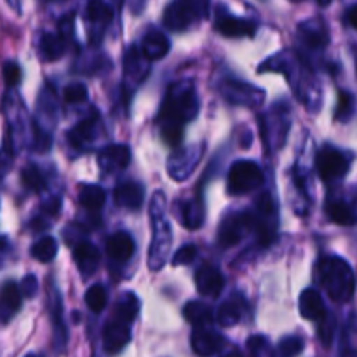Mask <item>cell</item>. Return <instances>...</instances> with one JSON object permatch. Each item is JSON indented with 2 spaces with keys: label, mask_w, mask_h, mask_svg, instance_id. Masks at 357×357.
<instances>
[{
  "label": "cell",
  "mask_w": 357,
  "mask_h": 357,
  "mask_svg": "<svg viewBox=\"0 0 357 357\" xmlns=\"http://www.w3.org/2000/svg\"><path fill=\"white\" fill-rule=\"evenodd\" d=\"M199 110H201V101L194 80L185 79L171 84L159 112L164 142L176 146L183 139L185 124L194 121L199 115Z\"/></svg>",
  "instance_id": "1"
},
{
  "label": "cell",
  "mask_w": 357,
  "mask_h": 357,
  "mask_svg": "<svg viewBox=\"0 0 357 357\" xmlns=\"http://www.w3.org/2000/svg\"><path fill=\"white\" fill-rule=\"evenodd\" d=\"M258 72H279L284 73L291 84V87L295 89L296 98L305 105V108L309 112H319L321 105H323V89H321V84L317 82L316 77L312 75L309 66L303 63V59L300 61V58L293 52L282 51L279 54L271 56L268 59H265L260 66H258Z\"/></svg>",
  "instance_id": "2"
},
{
  "label": "cell",
  "mask_w": 357,
  "mask_h": 357,
  "mask_svg": "<svg viewBox=\"0 0 357 357\" xmlns=\"http://www.w3.org/2000/svg\"><path fill=\"white\" fill-rule=\"evenodd\" d=\"M317 275L328 296L335 303H347L354 296L356 278L351 264L345 258L331 255L323 257L317 264Z\"/></svg>",
  "instance_id": "3"
},
{
  "label": "cell",
  "mask_w": 357,
  "mask_h": 357,
  "mask_svg": "<svg viewBox=\"0 0 357 357\" xmlns=\"http://www.w3.org/2000/svg\"><path fill=\"white\" fill-rule=\"evenodd\" d=\"M58 98L51 84H45L37 98V110L31 121V143L33 149L45 153L52 146V131L58 124Z\"/></svg>",
  "instance_id": "4"
},
{
  "label": "cell",
  "mask_w": 357,
  "mask_h": 357,
  "mask_svg": "<svg viewBox=\"0 0 357 357\" xmlns=\"http://www.w3.org/2000/svg\"><path fill=\"white\" fill-rule=\"evenodd\" d=\"M260 135L268 152H279L288 142L291 131V107L288 101L279 100L258 117Z\"/></svg>",
  "instance_id": "5"
},
{
  "label": "cell",
  "mask_w": 357,
  "mask_h": 357,
  "mask_svg": "<svg viewBox=\"0 0 357 357\" xmlns=\"http://www.w3.org/2000/svg\"><path fill=\"white\" fill-rule=\"evenodd\" d=\"M150 220H152V241L146 255V265L150 271L157 272L166 265L169 258L171 246H173V229L167 222L166 211L150 213Z\"/></svg>",
  "instance_id": "6"
},
{
  "label": "cell",
  "mask_w": 357,
  "mask_h": 357,
  "mask_svg": "<svg viewBox=\"0 0 357 357\" xmlns=\"http://www.w3.org/2000/svg\"><path fill=\"white\" fill-rule=\"evenodd\" d=\"M209 0H173L164 10V24L171 31H185L208 16Z\"/></svg>",
  "instance_id": "7"
},
{
  "label": "cell",
  "mask_w": 357,
  "mask_h": 357,
  "mask_svg": "<svg viewBox=\"0 0 357 357\" xmlns=\"http://www.w3.org/2000/svg\"><path fill=\"white\" fill-rule=\"evenodd\" d=\"M3 114L9 126V145L13 152H17L24 143L31 139V122H28L24 105L13 91L3 98Z\"/></svg>",
  "instance_id": "8"
},
{
  "label": "cell",
  "mask_w": 357,
  "mask_h": 357,
  "mask_svg": "<svg viewBox=\"0 0 357 357\" xmlns=\"http://www.w3.org/2000/svg\"><path fill=\"white\" fill-rule=\"evenodd\" d=\"M218 91L227 103L237 107L257 108L265 101V91L261 87L237 77H223L218 82Z\"/></svg>",
  "instance_id": "9"
},
{
  "label": "cell",
  "mask_w": 357,
  "mask_h": 357,
  "mask_svg": "<svg viewBox=\"0 0 357 357\" xmlns=\"http://www.w3.org/2000/svg\"><path fill=\"white\" fill-rule=\"evenodd\" d=\"M352 166V155L347 152H342L340 149L333 145H324L316 155L317 174L321 180L326 183H335L347 176Z\"/></svg>",
  "instance_id": "10"
},
{
  "label": "cell",
  "mask_w": 357,
  "mask_h": 357,
  "mask_svg": "<svg viewBox=\"0 0 357 357\" xmlns=\"http://www.w3.org/2000/svg\"><path fill=\"white\" fill-rule=\"evenodd\" d=\"M265 183L261 167L255 160H237L229 171L227 188L232 195H246L258 190Z\"/></svg>",
  "instance_id": "11"
},
{
  "label": "cell",
  "mask_w": 357,
  "mask_h": 357,
  "mask_svg": "<svg viewBox=\"0 0 357 357\" xmlns=\"http://www.w3.org/2000/svg\"><path fill=\"white\" fill-rule=\"evenodd\" d=\"M253 216V232L258 236L260 246H268L274 243L275 236H278V206H275L271 192H264L257 199V209H255Z\"/></svg>",
  "instance_id": "12"
},
{
  "label": "cell",
  "mask_w": 357,
  "mask_h": 357,
  "mask_svg": "<svg viewBox=\"0 0 357 357\" xmlns=\"http://www.w3.org/2000/svg\"><path fill=\"white\" fill-rule=\"evenodd\" d=\"M255 230L253 211H236L227 215L218 227V244L223 250L239 244Z\"/></svg>",
  "instance_id": "13"
},
{
  "label": "cell",
  "mask_w": 357,
  "mask_h": 357,
  "mask_svg": "<svg viewBox=\"0 0 357 357\" xmlns=\"http://www.w3.org/2000/svg\"><path fill=\"white\" fill-rule=\"evenodd\" d=\"M206 145L204 143H194L190 146L176 150L167 159V174L174 181H185L194 174L197 166L204 157Z\"/></svg>",
  "instance_id": "14"
},
{
  "label": "cell",
  "mask_w": 357,
  "mask_h": 357,
  "mask_svg": "<svg viewBox=\"0 0 357 357\" xmlns=\"http://www.w3.org/2000/svg\"><path fill=\"white\" fill-rule=\"evenodd\" d=\"M101 132H103L101 117L96 110H93L87 117H84L70 129L66 138H68V145L77 152H89L96 146L98 139L103 136Z\"/></svg>",
  "instance_id": "15"
},
{
  "label": "cell",
  "mask_w": 357,
  "mask_h": 357,
  "mask_svg": "<svg viewBox=\"0 0 357 357\" xmlns=\"http://www.w3.org/2000/svg\"><path fill=\"white\" fill-rule=\"evenodd\" d=\"M298 40L309 52H323L330 44V30L321 17H312L298 24Z\"/></svg>",
  "instance_id": "16"
},
{
  "label": "cell",
  "mask_w": 357,
  "mask_h": 357,
  "mask_svg": "<svg viewBox=\"0 0 357 357\" xmlns=\"http://www.w3.org/2000/svg\"><path fill=\"white\" fill-rule=\"evenodd\" d=\"M49 310H51V319H52V345H54L56 352H63L68 342V330H66L65 317H63V300L61 293L52 286L49 288Z\"/></svg>",
  "instance_id": "17"
},
{
  "label": "cell",
  "mask_w": 357,
  "mask_h": 357,
  "mask_svg": "<svg viewBox=\"0 0 357 357\" xmlns=\"http://www.w3.org/2000/svg\"><path fill=\"white\" fill-rule=\"evenodd\" d=\"M215 28L222 35L230 38H241V37H255L258 30V24L255 21L246 20V17L234 16V14L227 13L225 9H220L216 14Z\"/></svg>",
  "instance_id": "18"
},
{
  "label": "cell",
  "mask_w": 357,
  "mask_h": 357,
  "mask_svg": "<svg viewBox=\"0 0 357 357\" xmlns=\"http://www.w3.org/2000/svg\"><path fill=\"white\" fill-rule=\"evenodd\" d=\"M131 324L121 319H112L103 328V349L107 354H119L131 342Z\"/></svg>",
  "instance_id": "19"
},
{
  "label": "cell",
  "mask_w": 357,
  "mask_h": 357,
  "mask_svg": "<svg viewBox=\"0 0 357 357\" xmlns=\"http://www.w3.org/2000/svg\"><path fill=\"white\" fill-rule=\"evenodd\" d=\"M192 349L197 356H216L222 354L227 347V340L218 331L209 330V326L195 328L192 333Z\"/></svg>",
  "instance_id": "20"
},
{
  "label": "cell",
  "mask_w": 357,
  "mask_h": 357,
  "mask_svg": "<svg viewBox=\"0 0 357 357\" xmlns=\"http://www.w3.org/2000/svg\"><path fill=\"white\" fill-rule=\"evenodd\" d=\"M129 162H131V150L128 145H121V143L103 146L98 153L100 169L107 174H114L126 169Z\"/></svg>",
  "instance_id": "21"
},
{
  "label": "cell",
  "mask_w": 357,
  "mask_h": 357,
  "mask_svg": "<svg viewBox=\"0 0 357 357\" xmlns=\"http://www.w3.org/2000/svg\"><path fill=\"white\" fill-rule=\"evenodd\" d=\"M150 59L143 56L142 49L131 44L124 52V79L132 84H142L150 75Z\"/></svg>",
  "instance_id": "22"
},
{
  "label": "cell",
  "mask_w": 357,
  "mask_h": 357,
  "mask_svg": "<svg viewBox=\"0 0 357 357\" xmlns=\"http://www.w3.org/2000/svg\"><path fill=\"white\" fill-rule=\"evenodd\" d=\"M195 286H197V291L201 295L209 296V298H216L223 291L225 278H223L218 267H215L211 264H204L195 272Z\"/></svg>",
  "instance_id": "23"
},
{
  "label": "cell",
  "mask_w": 357,
  "mask_h": 357,
  "mask_svg": "<svg viewBox=\"0 0 357 357\" xmlns=\"http://www.w3.org/2000/svg\"><path fill=\"white\" fill-rule=\"evenodd\" d=\"M72 255L73 260H75L77 268H79V272L82 274L84 279L93 275L101 264L100 250H98L93 243H89V241H80V243L73 244Z\"/></svg>",
  "instance_id": "24"
},
{
  "label": "cell",
  "mask_w": 357,
  "mask_h": 357,
  "mask_svg": "<svg viewBox=\"0 0 357 357\" xmlns=\"http://www.w3.org/2000/svg\"><path fill=\"white\" fill-rule=\"evenodd\" d=\"M112 17H114V10L105 0H89V3H87V20L93 26L91 40L96 42V44L101 40L108 24L112 23Z\"/></svg>",
  "instance_id": "25"
},
{
  "label": "cell",
  "mask_w": 357,
  "mask_h": 357,
  "mask_svg": "<svg viewBox=\"0 0 357 357\" xmlns=\"http://www.w3.org/2000/svg\"><path fill=\"white\" fill-rule=\"evenodd\" d=\"M174 209H178V216H180V222L185 229L199 230L204 225L206 209L201 194H197L192 199H187V201L178 202V208L174 206Z\"/></svg>",
  "instance_id": "26"
},
{
  "label": "cell",
  "mask_w": 357,
  "mask_h": 357,
  "mask_svg": "<svg viewBox=\"0 0 357 357\" xmlns=\"http://www.w3.org/2000/svg\"><path fill=\"white\" fill-rule=\"evenodd\" d=\"M115 204L121 208L135 211L139 209L145 202V187L138 181H122L114 190Z\"/></svg>",
  "instance_id": "27"
},
{
  "label": "cell",
  "mask_w": 357,
  "mask_h": 357,
  "mask_svg": "<svg viewBox=\"0 0 357 357\" xmlns=\"http://www.w3.org/2000/svg\"><path fill=\"white\" fill-rule=\"evenodd\" d=\"M142 52L146 59L150 61H159V59L166 58L167 52L171 49V42L159 28H150L146 30L145 37L142 40Z\"/></svg>",
  "instance_id": "28"
},
{
  "label": "cell",
  "mask_w": 357,
  "mask_h": 357,
  "mask_svg": "<svg viewBox=\"0 0 357 357\" xmlns=\"http://www.w3.org/2000/svg\"><path fill=\"white\" fill-rule=\"evenodd\" d=\"M298 309L300 314H302L307 321H314V323L321 321L328 314L323 296H321V293L317 291L316 288L303 289L302 295H300Z\"/></svg>",
  "instance_id": "29"
},
{
  "label": "cell",
  "mask_w": 357,
  "mask_h": 357,
  "mask_svg": "<svg viewBox=\"0 0 357 357\" xmlns=\"http://www.w3.org/2000/svg\"><path fill=\"white\" fill-rule=\"evenodd\" d=\"M21 309V291L14 281H6L0 288V321L9 323Z\"/></svg>",
  "instance_id": "30"
},
{
  "label": "cell",
  "mask_w": 357,
  "mask_h": 357,
  "mask_svg": "<svg viewBox=\"0 0 357 357\" xmlns=\"http://www.w3.org/2000/svg\"><path fill=\"white\" fill-rule=\"evenodd\" d=\"M135 239L128 232H115L107 239V253L114 261L124 264L135 253Z\"/></svg>",
  "instance_id": "31"
},
{
  "label": "cell",
  "mask_w": 357,
  "mask_h": 357,
  "mask_svg": "<svg viewBox=\"0 0 357 357\" xmlns=\"http://www.w3.org/2000/svg\"><path fill=\"white\" fill-rule=\"evenodd\" d=\"M326 215L337 225L352 227L356 223L354 202L347 201L345 197L330 199L326 204Z\"/></svg>",
  "instance_id": "32"
},
{
  "label": "cell",
  "mask_w": 357,
  "mask_h": 357,
  "mask_svg": "<svg viewBox=\"0 0 357 357\" xmlns=\"http://www.w3.org/2000/svg\"><path fill=\"white\" fill-rule=\"evenodd\" d=\"M65 38L59 33H44L38 40V52L44 61H58L66 51Z\"/></svg>",
  "instance_id": "33"
},
{
  "label": "cell",
  "mask_w": 357,
  "mask_h": 357,
  "mask_svg": "<svg viewBox=\"0 0 357 357\" xmlns=\"http://www.w3.org/2000/svg\"><path fill=\"white\" fill-rule=\"evenodd\" d=\"M183 317L194 328L209 326L215 321V314H213L211 307L206 305L204 302H197V300H192L183 307Z\"/></svg>",
  "instance_id": "34"
},
{
  "label": "cell",
  "mask_w": 357,
  "mask_h": 357,
  "mask_svg": "<svg viewBox=\"0 0 357 357\" xmlns=\"http://www.w3.org/2000/svg\"><path fill=\"white\" fill-rule=\"evenodd\" d=\"M139 298L132 291H124L117 298L114 307V317L115 319H121L124 323L131 324L136 319L139 312Z\"/></svg>",
  "instance_id": "35"
},
{
  "label": "cell",
  "mask_w": 357,
  "mask_h": 357,
  "mask_svg": "<svg viewBox=\"0 0 357 357\" xmlns=\"http://www.w3.org/2000/svg\"><path fill=\"white\" fill-rule=\"evenodd\" d=\"M107 201V194L100 185H82L79 190V204L89 213L100 211Z\"/></svg>",
  "instance_id": "36"
},
{
  "label": "cell",
  "mask_w": 357,
  "mask_h": 357,
  "mask_svg": "<svg viewBox=\"0 0 357 357\" xmlns=\"http://www.w3.org/2000/svg\"><path fill=\"white\" fill-rule=\"evenodd\" d=\"M241 319H243V302H239V300L229 298L218 307L216 321L222 328L236 326V324H239Z\"/></svg>",
  "instance_id": "37"
},
{
  "label": "cell",
  "mask_w": 357,
  "mask_h": 357,
  "mask_svg": "<svg viewBox=\"0 0 357 357\" xmlns=\"http://www.w3.org/2000/svg\"><path fill=\"white\" fill-rule=\"evenodd\" d=\"M30 253L31 257H33L35 260L40 261V264H49V261L54 260L56 255H58V243H56L54 237L44 236L31 246Z\"/></svg>",
  "instance_id": "38"
},
{
  "label": "cell",
  "mask_w": 357,
  "mask_h": 357,
  "mask_svg": "<svg viewBox=\"0 0 357 357\" xmlns=\"http://www.w3.org/2000/svg\"><path fill=\"white\" fill-rule=\"evenodd\" d=\"M21 181H23L24 188L30 192H44L47 188L45 174L35 164H28L26 167H23V171H21Z\"/></svg>",
  "instance_id": "39"
},
{
  "label": "cell",
  "mask_w": 357,
  "mask_h": 357,
  "mask_svg": "<svg viewBox=\"0 0 357 357\" xmlns=\"http://www.w3.org/2000/svg\"><path fill=\"white\" fill-rule=\"evenodd\" d=\"M356 112V98L354 94L349 91H338V103L337 110H335V119L338 122H349L354 117Z\"/></svg>",
  "instance_id": "40"
},
{
  "label": "cell",
  "mask_w": 357,
  "mask_h": 357,
  "mask_svg": "<svg viewBox=\"0 0 357 357\" xmlns=\"http://www.w3.org/2000/svg\"><path fill=\"white\" fill-rule=\"evenodd\" d=\"M84 300H86V305L89 307L91 312L101 314L105 310V307H107L108 293L103 284H94L87 289Z\"/></svg>",
  "instance_id": "41"
},
{
  "label": "cell",
  "mask_w": 357,
  "mask_h": 357,
  "mask_svg": "<svg viewBox=\"0 0 357 357\" xmlns=\"http://www.w3.org/2000/svg\"><path fill=\"white\" fill-rule=\"evenodd\" d=\"M305 347V342H303L302 337L298 335H289V337H284L278 345V354L279 356H284V357H293V356H298L300 352L303 351Z\"/></svg>",
  "instance_id": "42"
},
{
  "label": "cell",
  "mask_w": 357,
  "mask_h": 357,
  "mask_svg": "<svg viewBox=\"0 0 357 357\" xmlns=\"http://www.w3.org/2000/svg\"><path fill=\"white\" fill-rule=\"evenodd\" d=\"M63 100L68 105L82 103V101L87 100V87L80 82L68 84V86L63 89Z\"/></svg>",
  "instance_id": "43"
},
{
  "label": "cell",
  "mask_w": 357,
  "mask_h": 357,
  "mask_svg": "<svg viewBox=\"0 0 357 357\" xmlns=\"http://www.w3.org/2000/svg\"><path fill=\"white\" fill-rule=\"evenodd\" d=\"M21 75H23V72H21V66L17 65L16 61H6V63H3L2 77H3V82H6V86L9 87V89L20 86Z\"/></svg>",
  "instance_id": "44"
},
{
  "label": "cell",
  "mask_w": 357,
  "mask_h": 357,
  "mask_svg": "<svg viewBox=\"0 0 357 357\" xmlns=\"http://www.w3.org/2000/svg\"><path fill=\"white\" fill-rule=\"evenodd\" d=\"M197 248L194 246V244H185V246H181L180 250L174 253L173 260H171V264L174 265V267H183V265H190L192 261L197 258Z\"/></svg>",
  "instance_id": "45"
},
{
  "label": "cell",
  "mask_w": 357,
  "mask_h": 357,
  "mask_svg": "<svg viewBox=\"0 0 357 357\" xmlns=\"http://www.w3.org/2000/svg\"><path fill=\"white\" fill-rule=\"evenodd\" d=\"M317 323H319V338H321V342H323L324 347H330L331 342H333L335 319H333V317H330V314H326V316H324L321 321H317Z\"/></svg>",
  "instance_id": "46"
},
{
  "label": "cell",
  "mask_w": 357,
  "mask_h": 357,
  "mask_svg": "<svg viewBox=\"0 0 357 357\" xmlns=\"http://www.w3.org/2000/svg\"><path fill=\"white\" fill-rule=\"evenodd\" d=\"M246 347L248 351H250V354L264 356V354H268V347H271V344H268V338L264 337V335H253V337L248 338Z\"/></svg>",
  "instance_id": "47"
},
{
  "label": "cell",
  "mask_w": 357,
  "mask_h": 357,
  "mask_svg": "<svg viewBox=\"0 0 357 357\" xmlns=\"http://www.w3.org/2000/svg\"><path fill=\"white\" fill-rule=\"evenodd\" d=\"M61 197L59 195H51V197L45 199L40 206V213L44 218H54L61 213Z\"/></svg>",
  "instance_id": "48"
},
{
  "label": "cell",
  "mask_w": 357,
  "mask_h": 357,
  "mask_svg": "<svg viewBox=\"0 0 357 357\" xmlns=\"http://www.w3.org/2000/svg\"><path fill=\"white\" fill-rule=\"evenodd\" d=\"M59 35L65 38L66 44L75 40V16L73 14L63 17L61 23H59Z\"/></svg>",
  "instance_id": "49"
},
{
  "label": "cell",
  "mask_w": 357,
  "mask_h": 357,
  "mask_svg": "<svg viewBox=\"0 0 357 357\" xmlns=\"http://www.w3.org/2000/svg\"><path fill=\"white\" fill-rule=\"evenodd\" d=\"M20 291H21V295L24 296V298H33V296L37 295V291H38L37 275H33V274L24 275L23 281H21Z\"/></svg>",
  "instance_id": "50"
},
{
  "label": "cell",
  "mask_w": 357,
  "mask_h": 357,
  "mask_svg": "<svg viewBox=\"0 0 357 357\" xmlns=\"http://www.w3.org/2000/svg\"><path fill=\"white\" fill-rule=\"evenodd\" d=\"M13 155H14L13 149H10V145L7 146V143H6V145L0 149V178H2L7 171H9L10 164H13Z\"/></svg>",
  "instance_id": "51"
},
{
  "label": "cell",
  "mask_w": 357,
  "mask_h": 357,
  "mask_svg": "<svg viewBox=\"0 0 357 357\" xmlns=\"http://www.w3.org/2000/svg\"><path fill=\"white\" fill-rule=\"evenodd\" d=\"M344 23L347 24L349 28H357V7L356 6L349 7L347 13H345V16H344Z\"/></svg>",
  "instance_id": "52"
},
{
  "label": "cell",
  "mask_w": 357,
  "mask_h": 357,
  "mask_svg": "<svg viewBox=\"0 0 357 357\" xmlns=\"http://www.w3.org/2000/svg\"><path fill=\"white\" fill-rule=\"evenodd\" d=\"M7 246H9V244H7V241L3 239V237H0V258H2V253L7 250Z\"/></svg>",
  "instance_id": "53"
},
{
  "label": "cell",
  "mask_w": 357,
  "mask_h": 357,
  "mask_svg": "<svg viewBox=\"0 0 357 357\" xmlns=\"http://www.w3.org/2000/svg\"><path fill=\"white\" fill-rule=\"evenodd\" d=\"M42 2H49V0H42Z\"/></svg>",
  "instance_id": "54"
},
{
  "label": "cell",
  "mask_w": 357,
  "mask_h": 357,
  "mask_svg": "<svg viewBox=\"0 0 357 357\" xmlns=\"http://www.w3.org/2000/svg\"><path fill=\"white\" fill-rule=\"evenodd\" d=\"M295 2H298V0H295Z\"/></svg>",
  "instance_id": "55"
}]
</instances>
